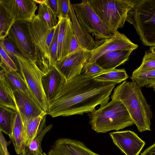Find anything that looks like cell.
<instances>
[{"mask_svg":"<svg viewBox=\"0 0 155 155\" xmlns=\"http://www.w3.org/2000/svg\"><path fill=\"white\" fill-rule=\"evenodd\" d=\"M111 98L123 103L140 132L151 130L150 119L153 117L151 105L147 103L134 81H125L117 86Z\"/></svg>","mask_w":155,"mask_h":155,"instance_id":"2","label":"cell"},{"mask_svg":"<svg viewBox=\"0 0 155 155\" xmlns=\"http://www.w3.org/2000/svg\"><path fill=\"white\" fill-rule=\"evenodd\" d=\"M47 114H48L47 113L44 111L39 116L28 120L26 123L25 127V130L24 140L25 149L26 147L29 146L36 136L42 119Z\"/></svg>","mask_w":155,"mask_h":155,"instance_id":"26","label":"cell"},{"mask_svg":"<svg viewBox=\"0 0 155 155\" xmlns=\"http://www.w3.org/2000/svg\"><path fill=\"white\" fill-rule=\"evenodd\" d=\"M128 78V76L124 69L116 68L104 71L94 77L95 80L97 81L114 82L117 84L125 81Z\"/></svg>","mask_w":155,"mask_h":155,"instance_id":"27","label":"cell"},{"mask_svg":"<svg viewBox=\"0 0 155 155\" xmlns=\"http://www.w3.org/2000/svg\"><path fill=\"white\" fill-rule=\"evenodd\" d=\"M68 16L72 24L74 34L81 47L84 49L91 51L95 46V41L89 33L84 30L79 24L71 2Z\"/></svg>","mask_w":155,"mask_h":155,"instance_id":"18","label":"cell"},{"mask_svg":"<svg viewBox=\"0 0 155 155\" xmlns=\"http://www.w3.org/2000/svg\"><path fill=\"white\" fill-rule=\"evenodd\" d=\"M40 71L43 87L48 103L57 95L66 81L53 66Z\"/></svg>","mask_w":155,"mask_h":155,"instance_id":"14","label":"cell"},{"mask_svg":"<svg viewBox=\"0 0 155 155\" xmlns=\"http://www.w3.org/2000/svg\"><path fill=\"white\" fill-rule=\"evenodd\" d=\"M126 21L133 25L144 45L155 46V0H137Z\"/></svg>","mask_w":155,"mask_h":155,"instance_id":"6","label":"cell"},{"mask_svg":"<svg viewBox=\"0 0 155 155\" xmlns=\"http://www.w3.org/2000/svg\"><path fill=\"white\" fill-rule=\"evenodd\" d=\"M45 4L57 15L58 0H46Z\"/></svg>","mask_w":155,"mask_h":155,"instance_id":"37","label":"cell"},{"mask_svg":"<svg viewBox=\"0 0 155 155\" xmlns=\"http://www.w3.org/2000/svg\"><path fill=\"white\" fill-rule=\"evenodd\" d=\"M81 48H82L79 44L74 32L70 43L69 54L72 53Z\"/></svg>","mask_w":155,"mask_h":155,"instance_id":"36","label":"cell"},{"mask_svg":"<svg viewBox=\"0 0 155 155\" xmlns=\"http://www.w3.org/2000/svg\"><path fill=\"white\" fill-rule=\"evenodd\" d=\"M36 155H48L47 154L44 152H41L40 151H38L37 152Z\"/></svg>","mask_w":155,"mask_h":155,"instance_id":"41","label":"cell"},{"mask_svg":"<svg viewBox=\"0 0 155 155\" xmlns=\"http://www.w3.org/2000/svg\"><path fill=\"white\" fill-rule=\"evenodd\" d=\"M16 111L0 106V130L10 136L12 132Z\"/></svg>","mask_w":155,"mask_h":155,"instance_id":"25","label":"cell"},{"mask_svg":"<svg viewBox=\"0 0 155 155\" xmlns=\"http://www.w3.org/2000/svg\"><path fill=\"white\" fill-rule=\"evenodd\" d=\"M137 0H88L106 27L114 33L123 27L129 12Z\"/></svg>","mask_w":155,"mask_h":155,"instance_id":"5","label":"cell"},{"mask_svg":"<svg viewBox=\"0 0 155 155\" xmlns=\"http://www.w3.org/2000/svg\"><path fill=\"white\" fill-rule=\"evenodd\" d=\"M91 51L81 48L68 54L53 66L64 78L66 82L80 75L90 58Z\"/></svg>","mask_w":155,"mask_h":155,"instance_id":"10","label":"cell"},{"mask_svg":"<svg viewBox=\"0 0 155 155\" xmlns=\"http://www.w3.org/2000/svg\"><path fill=\"white\" fill-rule=\"evenodd\" d=\"M36 3H38L39 4H45L46 0H33Z\"/></svg>","mask_w":155,"mask_h":155,"instance_id":"39","label":"cell"},{"mask_svg":"<svg viewBox=\"0 0 155 155\" xmlns=\"http://www.w3.org/2000/svg\"><path fill=\"white\" fill-rule=\"evenodd\" d=\"M130 78L140 88L144 86L151 87L155 84V69L143 72L134 71Z\"/></svg>","mask_w":155,"mask_h":155,"instance_id":"28","label":"cell"},{"mask_svg":"<svg viewBox=\"0 0 155 155\" xmlns=\"http://www.w3.org/2000/svg\"><path fill=\"white\" fill-rule=\"evenodd\" d=\"M151 87H152L153 88V90H154V91H155V84H153L152 86H151Z\"/></svg>","mask_w":155,"mask_h":155,"instance_id":"43","label":"cell"},{"mask_svg":"<svg viewBox=\"0 0 155 155\" xmlns=\"http://www.w3.org/2000/svg\"><path fill=\"white\" fill-rule=\"evenodd\" d=\"M109 134L114 144L126 155H138L145 144L130 130L114 132Z\"/></svg>","mask_w":155,"mask_h":155,"instance_id":"11","label":"cell"},{"mask_svg":"<svg viewBox=\"0 0 155 155\" xmlns=\"http://www.w3.org/2000/svg\"><path fill=\"white\" fill-rule=\"evenodd\" d=\"M95 44L94 48L91 51L87 62H95L101 56L109 52L117 50L133 51L138 47L118 31L108 38L95 41Z\"/></svg>","mask_w":155,"mask_h":155,"instance_id":"9","label":"cell"},{"mask_svg":"<svg viewBox=\"0 0 155 155\" xmlns=\"http://www.w3.org/2000/svg\"><path fill=\"white\" fill-rule=\"evenodd\" d=\"M71 2L69 0H58L57 17L58 18L69 17L68 14Z\"/></svg>","mask_w":155,"mask_h":155,"instance_id":"35","label":"cell"},{"mask_svg":"<svg viewBox=\"0 0 155 155\" xmlns=\"http://www.w3.org/2000/svg\"><path fill=\"white\" fill-rule=\"evenodd\" d=\"M132 51L117 50L109 52L101 56L95 62L105 71L114 69L127 61Z\"/></svg>","mask_w":155,"mask_h":155,"instance_id":"19","label":"cell"},{"mask_svg":"<svg viewBox=\"0 0 155 155\" xmlns=\"http://www.w3.org/2000/svg\"><path fill=\"white\" fill-rule=\"evenodd\" d=\"M140 155H155V143L146 149Z\"/></svg>","mask_w":155,"mask_h":155,"instance_id":"38","label":"cell"},{"mask_svg":"<svg viewBox=\"0 0 155 155\" xmlns=\"http://www.w3.org/2000/svg\"><path fill=\"white\" fill-rule=\"evenodd\" d=\"M9 155H10V154Z\"/></svg>","mask_w":155,"mask_h":155,"instance_id":"44","label":"cell"},{"mask_svg":"<svg viewBox=\"0 0 155 155\" xmlns=\"http://www.w3.org/2000/svg\"><path fill=\"white\" fill-rule=\"evenodd\" d=\"M89 123L97 133L119 130L134 123L125 107L120 101L112 100L88 114Z\"/></svg>","mask_w":155,"mask_h":155,"instance_id":"4","label":"cell"},{"mask_svg":"<svg viewBox=\"0 0 155 155\" xmlns=\"http://www.w3.org/2000/svg\"><path fill=\"white\" fill-rule=\"evenodd\" d=\"M13 91L17 110L21 115L24 126L28 120L44 111L41 106L23 92L17 90Z\"/></svg>","mask_w":155,"mask_h":155,"instance_id":"16","label":"cell"},{"mask_svg":"<svg viewBox=\"0 0 155 155\" xmlns=\"http://www.w3.org/2000/svg\"><path fill=\"white\" fill-rule=\"evenodd\" d=\"M95 76L83 73L66 82L48 102V114L52 117L82 115L108 102L117 84L95 80Z\"/></svg>","mask_w":155,"mask_h":155,"instance_id":"1","label":"cell"},{"mask_svg":"<svg viewBox=\"0 0 155 155\" xmlns=\"http://www.w3.org/2000/svg\"><path fill=\"white\" fill-rule=\"evenodd\" d=\"M76 18L80 25L87 32L91 33L97 39L108 38L114 33L105 26L87 0L72 4Z\"/></svg>","mask_w":155,"mask_h":155,"instance_id":"8","label":"cell"},{"mask_svg":"<svg viewBox=\"0 0 155 155\" xmlns=\"http://www.w3.org/2000/svg\"><path fill=\"white\" fill-rule=\"evenodd\" d=\"M155 69V53L151 51H146L140 66L135 72H143Z\"/></svg>","mask_w":155,"mask_h":155,"instance_id":"31","label":"cell"},{"mask_svg":"<svg viewBox=\"0 0 155 155\" xmlns=\"http://www.w3.org/2000/svg\"><path fill=\"white\" fill-rule=\"evenodd\" d=\"M17 66L22 77L34 94L42 109L47 113L48 101L43 87L41 71L33 59L18 53L15 55Z\"/></svg>","mask_w":155,"mask_h":155,"instance_id":"7","label":"cell"},{"mask_svg":"<svg viewBox=\"0 0 155 155\" xmlns=\"http://www.w3.org/2000/svg\"><path fill=\"white\" fill-rule=\"evenodd\" d=\"M150 50L151 51L155 53V46L151 47Z\"/></svg>","mask_w":155,"mask_h":155,"instance_id":"42","label":"cell"},{"mask_svg":"<svg viewBox=\"0 0 155 155\" xmlns=\"http://www.w3.org/2000/svg\"><path fill=\"white\" fill-rule=\"evenodd\" d=\"M104 71L96 62H87L84 64L81 74L84 73L88 75L96 76L101 74Z\"/></svg>","mask_w":155,"mask_h":155,"instance_id":"33","label":"cell"},{"mask_svg":"<svg viewBox=\"0 0 155 155\" xmlns=\"http://www.w3.org/2000/svg\"><path fill=\"white\" fill-rule=\"evenodd\" d=\"M58 20L59 31L57 61L61 60L69 54L70 43L74 33L72 24L69 17L61 18Z\"/></svg>","mask_w":155,"mask_h":155,"instance_id":"17","label":"cell"},{"mask_svg":"<svg viewBox=\"0 0 155 155\" xmlns=\"http://www.w3.org/2000/svg\"><path fill=\"white\" fill-rule=\"evenodd\" d=\"M11 12L15 22L31 21L35 16L38 9L33 0H0Z\"/></svg>","mask_w":155,"mask_h":155,"instance_id":"13","label":"cell"},{"mask_svg":"<svg viewBox=\"0 0 155 155\" xmlns=\"http://www.w3.org/2000/svg\"><path fill=\"white\" fill-rule=\"evenodd\" d=\"M37 15L51 27H55L58 23L57 15L45 4L39 5Z\"/></svg>","mask_w":155,"mask_h":155,"instance_id":"29","label":"cell"},{"mask_svg":"<svg viewBox=\"0 0 155 155\" xmlns=\"http://www.w3.org/2000/svg\"><path fill=\"white\" fill-rule=\"evenodd\" d=\"M46 115L42 119L36 136L29 146L25 148V151L22 155H36L38 151L43 152L41 147L42 140L53 126L52 124L46 125Z\"/></svg>","mask_w":155,"mask_h":155,"instance_id":"23","label":"cell"},{"mask_svg":"<svg viewBox=\"0 0 155 155\" xmlns=\"http://www.w3.org/2000/svg\"><path fill=\"white\" fill-rule=\"evenodd\" d=\"M7 37L13 43L22 55L34 59V54L24 28L23 22H15L9 30Z\"/></svg>","mask_w":155,"mask_h":155,"instance_id":"15","label":"cell"},{"mask_svg":"<svg viewBox=\"0 0 155 155\" xmlns=\"http://www.w3.org/2000/svg\"><path fill=\"white\" fill-rule=\"evenodd\" d=\"M3 71L13 91L17 90L21 91L41 106L37 98L18 71L10 72Z\"/></svg>","mask_w":155,"mask_h":155,"instance_id":"22","label":"cell"},{"mask_svg":"<svg viewBox=\"0 0 155 155\" xmlns=\"http://www.w3.org/2000/svg\"><path fill=\"white\" fill-rule=\"evenodd\" d=\"M0 106L18 110L13 91L3 70L0 72Z\"/></svg>","mask_w":155,"mask_h":155,"instance_id":"21","label":"cell"},{"mask_svg":"<svg viewBox=\"0 0 155 155\" xmlns=\"http://www.w3.org/2000/svg\"><path fill=\"white\" fill-rule=\"evenodd\" d=\"M15 22V18L11 12L0 2V41L7 37Z\"/></svg>","mask_w":155,"mask_h":155,"instance_id":"24","label":"cell"},{"mask_svg":"<svg viewBox=\"0 0 155 155\" xmlns=\"http://www.w3.org/2000/svg\"><path fill=\"white\" fill-rule=\"evenodd\" d=\"M0 66L5 71H18V68L13 59L5 52L0 46Z\"/></svg>","mask_w":155,"mask_h":155,"instance_id":"30","label":"cell"},{"mask_svg":"<svg viewBox=\"0 0 155 155\" xmlns=\"http://www.w3.org/2000/svg\"><path fill=\"white\" fill-rule=\"evenodd\" d=\"M25 129L21 115L18 110L16 111L12 132L9 136L13 144L16 153L22 155L25 151Z\"/></svg>","mask_w":155,"mask_h":155,"instance_id":"20","label":"cell"},{"mask_svg":"<svg viewBox=\"0 0 155 155\" xmlns=\"http://www.w3.org/2000/svg\"><path fill=\"white\" fill-rule=\"evenodd\" d=\"M48 155H100L92 151L83 142L70 138L56 140Z\"/></svg>","mask_w":155,"mask_h":155,"instance_id":"12","label":"cell"},{"mask_svg":"<svg viewBox=\"0 0 155 155\" xmlns=\"http://www.w3.org/2000/svg\"><path fill=\"white\" fill-rule=\"evenodd\" d=\"M23 23L34 54V60L38 67L42 70L53 66L49 49L57 25L50 27L37 15L31 22Z\"/></svg>","mask_w":155,"mask_h":155,"instance_id":"3","label":"cell"},{"mask_svg":"<svg viewBox=\"0 0 155 155\" xmlns=\"http://www.w3.org/2000/svg\"><path fill=\"white\" fill-rule=\"evenodd\" d=\"M0 46H2L7 54L16 62L15 55L20 53L17 49L13 43L6 37L0 41Z\"/></svg>","mask_w":155,"mask_h":155,"instance_id":"32","label":"cell"},{"mask_svg":"<svg viewBox=\"0 0 155 155\" xmlns=\"http://www.w3.org/2000/svg\"><path fill=\"white\" fill-rule=\"evenodd\" d=\"M58 31L59 25L58 23L49 49L50 55L53 65L57 61V59Z\"/></svg>","mask_w":155,"mask_h":155,"instance_id":"34","label":"cell"},{"mask_svg":"<svg viewBox=\"0 0 155 155\" xmlns=\"http://www.w3.org/2000/svg\"><path fill=\"white\" fill-rule=\"evenodd\" d=\"M0 155H7L3 149L0 147Z\"/></svg>","mask_w":155,"mask_h":155,"instance_id":"40","label":"cell"}]
</instances>
